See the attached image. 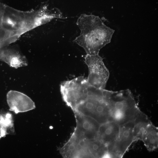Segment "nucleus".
<instances>
[{
	"mask_svg": "<svg viewBox=\"0 0 158 158\" xmlns=\"http://www.w3.org/2000/svg\"><path fill=\"white\" fill-rule=\"evenodd\" d=\"M76 25L80 35L73 42L83 48L86 54H98L100 50L111 41L114 30L106 25L98 16L83 14Z\"/></svg>",
	"mask_w": 158,
	"mask_h": 158,
	"instance_id": "obj_1",
	"label": "nucleus"
},
{
	"mask_svg": "<svg viewBox=\"0 0 158 158\" xmlns=\"http://www.w3.org/2000/svg\"><path fill=\"white\" fill-rule=\"evenodd\" d=\"M105 89L95 87L86 83L81 96L73 109L74 113L90 116L100 124L110 121Z\"/></svg>",
	"mask_w": 158,
	"mask_h": 158,
	"instance_id": "obj_2",
	"label": "nucleus"
},
{
	"mask_svg": "<svg viewBox=\"0 0 158 158\" xmlns=\"http://www.w3.org/2000/svg\"><path fill=\"white\" fill-rule=\"evenodd\" d=\"M104 93L111 121L120 126L133 121L141 111L130 90L113 91L105 89Z\"/></svg>",
	"mask_w": 158,
	"mask_h": 158,
	"instance_id": "obj_3",
	"label": "nucleus"
},
{
	"mask_svg": "<svg viewBox=\"0 0 158 158\" xmlns=\"http://www.w3.org/2000/svg\"><path fill=\"white\" fill-rule=\"evenodd\" d=\"M85 62L88 70V75L86 78L87 83L95 87L105 89L110 73L102 58L99 54H86Z\"/></svg>",
	"mask_w": 158,
	"mask_h": 158,
	"instance_id": "obj_4",
	"label": "nucleus"
},
{
	"mask_svg": "<svg viewBox=\"0 0 158 158\" xmlns=\"http://www.w3.org/2000/svg\"><path fill=\"white\" fill-rule=\"evenodd\" d=\"M134 121L120 126L118 138L112 147L111 157L122 158L133 142L135 141L133 134Z\"/></svg>",
	"mask_w": 158,
	"mask_h": 158,
	"instance_id": "obj_5",
	"label": "nucleus"
},
{
	"mask_svg": "<svg viewBox=\"0 0 158 158\" xmlns=\"http://www.w3.org/2000/svg\"><path fill=\"white\" fill-rule=\"evenodd\" d=\"M74 114L76 126L73 134L79 138L89 140L98 138L100 124L90 116Z\"/></svg>",
	"mask_w": 158,
	"mask_h": 158,
	"instance_id": "obj_6",
	"label": "nucleus"
},
{
	"mask_svg": "<svg viewBox=\"0 0 158 158\" xmlns=\"http://www.w3.org/2000/svg\"><path fill=\"white\" fill-rule=\"evenodd\" d=\"M6 99L10 110L16 114L27 112L35 107V103L30 97L17 91H9L6 95Z\"/></svg>",
	"mask_w": 158,
	"mask_h": 158,
	"instance_id": "obj_7",
	"label": "nucleus"
},
{
	"mask_svg": "<svg viewBox=\"0 0 158 158\" xmlns=\"http://www.w3.org/2000/svg\"><path fill=\"white\" fill-rule=\"evenodd\" d=\"M120 126L113 121H109L100 124L98 139L107 148L111 157V152L114 144L118 138Z\"/></svg>",
	"mask_w": 158,
	"mask_h": 158,
	"instance_id": "obj_8",
	"label": "nucleus"
},
{
	"mask_svg": "<svg viewBox=\"0 0 158 158\" xmlns=\"http://www.w3.org/2000/svg\"><path fill=\"white\" fill-rule=\"evenodd\" d=\"M0 60L15 68L28 65L26 58L20 51L15 47L8 45L0 49Z\"/></svg>",
	"mask_w": 158,
	"mask_h": 158,
	"instance_id": "obj_9",
	"label": "nucleus"
},
{
	"mask_svg": "<svg viewBox=\"0 0 158 158\" xmlns=\"http://www.w3.org/2000/svg\"><path fill=\"white\" fill-rule=\"evenodd\" d=\"M140 140L150 152L155 151L158 146V129L150 122L143 131Z\"/></svg>",
	"mask_w": 158,
	"mask_h": 158,
	"instance_id": "obj_10",
	"label": "nucleus"
},
{
	"mask_svg": "<svg viewBox=\"0 0 158 158\" xmlns=\"http://www.w3.org/2000/svg\"><path fill=\"white\" fill-rule=\"evenodd\" d=\"M12 116L8 113H0V139L14 132Z\"/></svg>",
	"mask_w": 158,
	"mask_h": 158,
	"instance_id": "obj_11",
	"label": "nucleus"
},
{
	"mask_svg": "<svg viewBox=\"0 0 158 158\" xmlns=\"http://www.w3.org/2000/svg\"><path fill=\"white\" fill-rule=\"evenodd\" d=\"M151 122L147 116L141 111L134 120L133 134L135 141L140 140L143 131Z\"/></svg>",
	"mask_w": 158,
	"mask_h": 158,
	"instance_id": "obj_12",
	"label": "nucleus"
},
{
	"mask_svg": "<svg viewBox=\"0 0 158 158\" xmlns=\"http://www.w3.org/2000/svg\"><path fill=\"white\" fill-rule=\"evenodd\" d=\"M10 41V37L5 30L0 19V49L8 45Z\"/></svg>",
	"mask_w": 158,
	"mask_h": 158,
	"instance_id": "obj_13",
	"label": "nucleus"
}]
</instances>
